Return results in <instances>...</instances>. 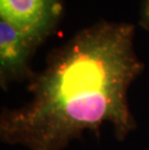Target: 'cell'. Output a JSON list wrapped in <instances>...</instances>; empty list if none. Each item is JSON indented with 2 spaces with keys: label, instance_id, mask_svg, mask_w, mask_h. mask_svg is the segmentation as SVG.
<instances>
[{
  "label": "cell",
  "instance_id": "obj_4",
  "mask_svg": "<svg viewBox=\"0 0 149 150\" xmlns=\"http://www.w3.org/2000/svg\"><path fill=\"white\" fill-rule=\"evenodd\" d=\"M139 25L149 32V0H142L139 9Z\"/></svg>",
  "mask_w": 149,
  "mask_h": 150
},
{
  "label": "cell",
  "instance_id": "obj_3",
  "mask_svg": "<svg viewBox=\"0 0 149 150\" xmlns=\"http://www.w3.org/2000/svg\"><path fill=\"white\" fill-rule=\"evenodd\" d=\"M40 45L13 25L0 21V86L7 90L16 82H29L36 75L31 58Z\"/></svg>",
  "mask_w": 149,
  "mask_h": 150
},
{
  "label": "cell",
  "instance_id": "obj_2",
  "mask_svg": "<svg viewBox=\"0 0 149 150\" xmlns=\"http://www.w3.org/2000/svg\"><path fill=\"white\" fill-rule=\"evenodd\" d=\"M64 0H0V21L13 25L41 46L55 32Z\"/></svg>",
  "mask_w": 149,
  "mask_h": 150
},
{
  "label": "cell",
  "instance_id": "obj_1",
  "mask_svg": "<svg viewBox=\"0 0 149 150\" xmlns=\"http://www.w3.org/2000/svg\"><path fill=\"white\" fill-rule=\"evenodd\" d=\"M136 27L101 20L78 31L47 57L28 82L30 98L5 108L0 139L28 150H64L84 133L109 126L118 142L138 124L129 90L144 70L135 50Z\"/></svg>",
  "mask_w": 149,
  "mask_h": 150
}]
</instances>
